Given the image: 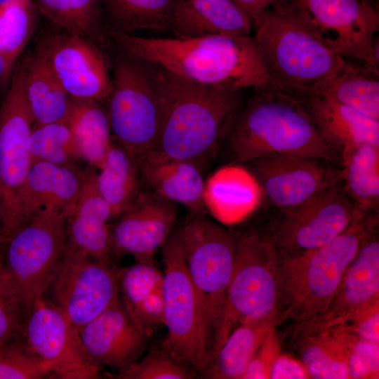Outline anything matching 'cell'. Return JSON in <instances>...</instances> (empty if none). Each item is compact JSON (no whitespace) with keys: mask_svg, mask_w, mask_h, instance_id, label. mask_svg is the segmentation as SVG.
<instances>
[{"mask_svg":"<svg viewBox=\"0 0 379 379\" xmlns=\"http://www.w3.org/2000/svg\"><path fill=\"white\" fill-rule=\"evenodd\" d=\"M127 53L188 81L234 90L272 88L253 36L143 37L109 31Z\"/></svg>","mask_w":379,"mask_h":379,"instance_id":"obj_1","label":"cell"},{"mask_svg":"<svg viewBox=\"0 0 379 379\" xmlns=\"http://www.w3.org/2000/svg\"><path fill=\"white\" fill-rule=\"evenodd\" d=\"M154 66L161 118L156 145L147 154L197 163L225 136L241 108V90L199 84Z\"/></svg>","mask_w":379,"mask_h":379,"instance_id":"obj_2","label":"cell"},{"mask_svg":"<svg viewBox=\"0 0 379 379\" xmlns=\"http://www.w3.org/2000/svg\"><path fill=\"white\" fill-rule=\"evenodd\" d=\"M255 91L225 135L228 150L235 161L248 163L267 157L297 155L340 164V152L326 142L295 98L272 88Z\"/></svg>","mask_w":379,"mask_h":379,"instance_id":"obj_3","label":"cell"},{"mask_svg":"<svg viewBox=\"0 0 379 379\" xmlns=\"http://www.w3.org/2000/svg\"><path fill=\"white\" fill-rule=\"evenodd\" d=\"M359 206L350 225L328 243L307 251L279 254V307L298 324L316 320L328 310L343 276L372 234L376 218Z\"/></svg>","mask_w":379,"mask_h":379,"instance_id":"obj_4","label":"cell"},{"mask_svg":"<svg viewBox=\"0 0 379 379\" xmlns=\"http://www.w3.org/2000/svg\"><path fill=\"white\" fill-rule=\"evenodd\" d=\"M252 21L272 88L288 93L310 91L347 60L320 42L278 2Z\"/></svg>","mask_w":379,"mask_h":379,"instance_id":"obj_5","label":"cell"},{"mask_svg":"<svg viewBox=\"0 0 379 379\" xmlns=\"http://www.w3.org/2000/svg\"><path fill=\"white\" fill-rule=\"evenodd\" d=\"M206 212L191 211L180 230L187 270L197 296L203 335L213 347L232 273L237 237Z\"/></svg>","mask_w":379,"mask_h":379,"instance_id":"obj_6","label":"cell"},{"mask_svg":"<svg viewBox=\"0 0 379 379\" xmlns=\"http://www.w3.org/2000/svg\"><path fill=\"white\" fill-rule=\"evenodd\" d=\"M278 252L267 235L237 238L233 270L216 330L212 359L229 335L251 319L279 314Z\"/></svg>","mask_w":379,"mask_h":379,"instance_id":"obj_7","label":"cell"},{"mask_svg":"<svg viewBox=\"0 0 379 379\" xmlns=\"http://www.w3.org/2000/svg\"><path fill=\"white\" fill-rule=\"evenodd\" d=\"M126 53L114 65L107 111L112 138L137 161L156 145L160 94L154 66Z\"/></svg>","mask_w":379,"mask_h":379,"instance_id":"obj_8","label":"cell"},{"mask_svg":"<svg viewBox=\"0 0 379 379\" xmlns=\"http://www.w3.org/2000/svg\"><path fill=\"white\" fill-rule=\"evenodd\" d=\"M295 20L337 55L364 62L379 75L373 43L379 29L375 6L364 0H279Z\"/></svg>","mask_w":379,"mask_h":379,"instance_id":"obj_9","label":"cell"},{"mask_svg":"<svg viewBox=\"0 0 379 379\" xmlns=\"http://www.w3.org/2000/svg\"><path fill=\"white\" fill-rule=\"evenodd\" d=\"M67 214L46 212L23 225L0 246L4 268L25 316L44 295L66 245Z\"/></svg>","mask_w":379,"mask_h":379,"instance_id":"obj_10","label":"cell"},{"mask_svg":"<svg viewBox=\"0 0 379 379\" xmlns=\"http://www.w3.org/2000/svg\"><path fill=\"white\" fill-rule=\"evenodd\" d=\"M28 54L16 62L0 107V227L4 241L18 225V200L33 164L27 142L34 126L26 95Z\"/></svg>","mask_w":379,"mask_h":379,"instance_id":"obj_11","label":"cell"},{"mask_svg":"<svg viewBox=\"0 0 379 379\" xmlns=\"http://www.w3.org/2000/svg\"><path fill=\"white\" fill-rule=\"evenodd\" d=\"M166 352L183 365L204 371L211 359L203 335L196 291L189 277L180 230L162 247Z\"/></svg>","mask_w":379,"mask_h":379,"instance_id":"obj_12","label":"cell"},{"mask_svg":"<svg viewBox=\"0 0 379 379\" xmlns=\"http://www.w3.org/2000/svg\"><path fill=\"white\" fill-rule=\"evenodd\" d=\"M358 208L340 181L302 204L281 211L267 236L279 254L313 249L343 232Z\"/></svg>","mask_w":379,"mask_h":379,"instance_id":"obj_13","label":"cell"},{"mask_svg":"<svg viewBox=\"0 0 379 379\" xmlns=\"http://www.w3.org/2000/svg\"><path fill=\"white\" fill-rule=\"evenodd\" d=\"M47 292L45 296L79 331L120 297L117 270L112 263L64 253Z\"/></svg>","mask_w":379,"mask_h":379,"instance_id":"obj_14","label":"cell"},{"mask_svg":"<svg viewBox=\"0 0 379 379\" xmlns=\"http://www.w3.org/2000/svg\"><path fill=\"white\" fill-rule=\"evenodd\" d=\"M22 338L50 366L53 378L94 379L101 376L102 368L88 357L79 331L45 295L35 302L25 316Z\"/></svg>","mask_w":379,"mask_h":379,"instance_id":"obj_15","label":"cell"},{"mask_svg":"<svg viewBox=\"0 0 379 379\" xmlns=\"http://www.w3.org/2000/svg\"><path fill=\"white\" fill-rule=\"evenodd\" d=\"M53 27L41 36L35 51L44 58L69 97L107 102L112 91V77L99 46Z\"/></svg>","mask_w":379,"mask_h":379,"instance_id":"obj_16","label":"cell"},{"mask_svg":"<svg viewBox=\"0 0 379 379\" xmlns=\"http://www.w3.org/2000/svg\"><path fill=\"white\" fill-rule=\"evenodd\" d=\"M248 164L268 201L281 211L294 208L341 181L339 166L315 157L272 156Z\"/></svg>","mask_w":379,"mask_h":379,"instance_id":"obj_17","label":"cell"},{"mask_svg":"<svg viewBox=\"0 0 379 379\" xmlns=\"http://www.w3.org/2000/svg\"><path fill=\"white\" fill-rule=\"evenodd\" d=\"M177 204L145 190L111 225L113 256L152 258L169 237L178 215Z\"/></svg>","mask_w":379,"mask_h":379,"instance_id":"obj_18","label":"cell"},{"mask_svg":"<svg viewBox=\"0 0 379 379\" xmlns=\"http://www.w3.org/2000/svg\"><path fill=\"white\" fill-rule=\"evenodd\" d=\"M78 331L91 359L119 373L139 360L147 343L121 297Z\"/></svg>","mask_w":379,"mask_h":379,"instance_id":"obj_19","label":"cell"},{"mask_svg":"<svg viewBox=\"0 0 379 379\" xmlns=\"http://www.w3.org/2000/svg\"><path fill=\"white\" fill-rule=\"evenodd\" d=\"M98 169L86 167L83 187L66 219V245L64 253L79 254L112 263V251L109 221L110 208L100 194Z\"/></svg>","mask_w":379,"mask_h":379,"instance_id":"obj_20","label":"cell"},{"mask_svg":"<svg viewBox=\"0 0 379 379\" xmlns=\"http://www.w3.org/2000/svg\"><path fill=\"white\" fill-rule=\"evenodd\" d=\"M379 302V242L371 235L346 269L326 312L305 323L319 329L345 324L360 310Z\"/></svg>","mask_w":379,"mask_h":379,"instance_id":"obj_21","label":"cell"},{"mask_svg":"<svg viewBox=\"0 0 379 379\" xmlns=\"http://www.w3.org/2000/svg\"><path fill=\"white\" fill-rule=\"evenodd\" d=\"M86 167L32 164L18 200L17 229L46 212L68 214L83 187Z\"/></svg>","mask_w":379,"mask_h":379,"instance_id":"obj_22","label":"cell"},{"mask_svg":"<svg viewBox=\"0 0 379 379\" xmlns=\"http://www.w3.org/2000/svg\"><path fill=\"white\" fill-rule=\"evenodd\" d=\"M288 93L303 105L323 138L339 152L346 147L360 144L379 146L378 121L319 94Z\"/></svg>","mask_w":379,"mask_h":379,"instance_id":"obj_23","label":"cell"},{"mask_svg":"<svg viewBox=\"0 0 379 379\" xmlns=\"http://www.w3.org/2000/svg\"><path fill=\"white\" fill-rule=\"evenodd\" d=\"M142 186L191 211L206 212L204 180L197 163L147 154L137 161Z\"/></svg>","mask_w":379,"mask_h":379,"instance_id":"obj_24","label":"cell"},{"mask_svg":"<svg viewBox=\"0 0 379 379\" xmlns=\"http://www.w3.org/2000/svg\"><path fill=\"white\" fill-rule=\"evenodd\" d=\"M251 17L232 0H181L170 27L173 36L251 35Z\"/></svg>","mask_w":379,"mask_h":379,"instance_id":"obj_25","label":"cell"},{"mask_svg":"<svg viewBox=\"0 0 379 379\" xmlns=\"http://www.w3.org/2000/svg\"><path fill=\"white\" fill-rule=\"evenodd\" d=\"M257 182L240 166H227L214 172L204 182V206L217 222L233 224L253 209Z\"/></svg>","mask_w":379,"mask_h":379,"instance_id":"obj_26","label":"cell"},{"mask_svg":"<svg viewBox=\"0 0 379 379\" xmlns=\"http://www.w3.org/2000/svg\"><path fill=\"white\" fill-rule=\"evenodd\" d=\"M65 121L72 131L81 159L97 169L101 168L112 144L107 109L95 100L70 97Z\"/></svg>","mask_w":379,"mask_h":379,"instance_id":"obj_27","label":"cell"},{"mask_svg":"<svg viewBox=\"0 0 379 379\" xmlns=\"http://www.w3.org/2000/svg\"><path fill=\"white\" fill-rule=\"evenodd\" d=\"M378 78L368 72L363 66L347 60L333 75L305 92L331 98L379 121Z\"/></svg>","mask_w":379,"mask_h":379,"instance_id":"obj_28","label":"cell"},{"mask_svg":"<svg viewBox=\"0 0 379 379\" xmlns=\"http://www.w3.org/2000/svg\"><path fill=\"white\" fill-rule=\"evenodd\" d=\"M279 316L274 314L251 319L237 326L214 356L211 363V378H241L267 333L281 320Z\"/></svg>","mask_w":379,"mask_h":379,"instance_id":"obj_29","label":"cell"},{"mask_svg":"<svg viewBox=\"0 0 379 379\" xmlns=\"http://www.w3.org/2000/svg\"><path fill=\"white\" fill-rule=\"evenodd\" d=\"M343 188L359 207L374 211L379 205V146L360 144L340 152Z\"/></svg>","mask_w":379,"mask_h":379,"instance_id":"obj_30","label":"cell"},{"mask_svg":"<svg viewBox=\"0 0 379 379\" xmlns=\"http://www.w3.org/2000/svg\"><path fill=\"white\" fill-rule=\"evenodd\" d=\"M25 89L34 126L65 120L70 97L35 51L29 54Z\"/></svg>","mask_w":379,"mask_h":379,"instance_id":"obj_31","label":"cell"},{"mask_svg":"<svg viewBox=\"0 0 379 379\" xmlns=\"http://www.w3.org/2000/svg\"><path fill=\"white\" fill-rule=\"evenodd\" d=\"M96 183L113 219L126 211L142 190L137 161L113 142L105 163L97 171Z\"/></svg>","mask_w":379,"mask_h":379,"instance_id":"obj_32","label":"cell"},{"mask_svg":"<svg viewBox=\"0 0 379 379\" xmlns=\"http://www.w3.org/2000/svg\"><path fill=\"white\" fill-rule=\"evenodd\" d=\"M181 0H103L110 32L131 34L137 30H170Z\"/></svg>","mask_w":379,"mask_h":379,"instance_id":"obj_33","label":"cell"},{"mask_svg":"<svg viewBox=\"0 0 379 379\" xmlns=\"http://www.w3.org/2000/svg\"><path fill=\"white\" fill-rule=\"evenodd\" d=\"M301 361L312 378H349L345 349L332 329L314 328L298 324Z\"/></svg>","mask_w":379,"mask_h":379,"instance_id":"obj_34","label":"cell"},{"mask_svg":"<svg viewBox=\"0 0 379 379\" xmlns=\"http://www.w3.org/2000/svg\"><path fill=\"white\" fill-rule=\"evenodd\" d=\"M34 3L53 26L98 46L102 42L103 0H35Z\"/></svg>","mask_w":379,"mask_h":379,"instance_id":"obj_35","label":"cell"},{"mask_svg":"<svg viewBox=\"0 0 379 379\" xmlns=\"http://www.w3.org/2000/svg\"><path fill=\"white\" fill-rule=\"evenodd\" d=\"M40 14L32 0H7L0 6V53L17 62L35 33Z\"/></svg>","mask_w":379,"mask_h":379,"instance_id":"obj_36","label":"cell"},{"mask_svg":"<svg viewBox=\"0 0 379 379\" xmlns=\"http://www.w3.org/2000/svg\"><path fill=\"white\" fill-rule=\"evenodd\" d=\"M27 147L33 163L67 166L81 159L72 131L65 121L33 126Z\"/></svg>","mask_w":379,"mask_h":379,"instance_id":"obj_37","label":"cell"},{"mask_svg":"<svg viewBox=\"0 0 379 379\" xmlns=\"http://www.w3.org/2000/svg\"><path fill=\"white\" fill-rule=\"evenodd\" d=\"M53 376L50 366L20 338L0 345V379H39Z\"/></svg>","mask_w":379,"mask_h":379,"instance_id":"obj_38","label":"cell"},{"mask_svg":"<svg viewBox=\"0 0 379 379\" xmlns=\"http://www.w3.org/2000/svg\"><path fill=\"white\" fill-rule=\"evenodd\" d=\"M117 276L120 297L128 312L163 285L164 274L152 258L135 260L134 264L117 270Z\"/></svg>","mask_w":379,"mask_h":379,"instance_id":"obj_39","label":"cell"},{"mask_svg":"<svg viewBox=\"0 0 379 379\" xmlns=\"http://www.w3.org/2000/svg\"><path fill=\"white\" fill-rule=\"evenodd\" d=\"M330 329L334 331L345 349L349 379L378 378L379 345L364 341L343 328Z\"/></svg>","mask_w":379,"mask_h":379,"instance_id":"obj_40","label":"cell"},{"mask_svg":"<svg viewBox=\"0 0 379 379\" xmlns=\"http://www.w3.org/2000/svg\"><path fill=\"white\" fill-rule=\"evenodd\" d=\"M25 318L22 303L0 254V345L22 338Z\"/></svg>","mask_w":379,"mask_h":379,"instance_id":"obj_41","label":"cell"},{"mask_svg":"<svg viewBox=\"0 0 379 379\" xmlns=\"http://www.w3.org/2000/svg\"><path fill=\"white\" fill-rule=\"evenodd\" d=\"M117 376L126 379H186L192 378L185 365L166 352L154 351Z\"/></svg>","mask_w":379,"mask_h":379,"instance_id":"obj_42","label":"cell"},{"mask_svg":"<svg viewBox=\"0 0 379 379\" xmlns=\"http://www.w3.org/2000/svg\"><path fill=\"white\" fill-rule=\"evenodd\" d=\"M280 353L281 343L273 326L265 335L241 378L270 379L272 366Z\"/></svg>","mask_w":379,"mask_h":379,"instance_id":"obj_43","label":"cell"},{"mask_svg":"<svg viewBox=\"0 0 379 379\" xmlns=\"http://www.w3.org/2000/svg\"><path fill=\"white\" fill-rule=\"evenodd\" d=\"M128 312L138 327L148 337L159 325L164 323L162 286L152 291Z\"/></svg>","mask_w":379,"mask_h":379,"instance_id":"obj_44","label":"cell"},{"mask_svg":"<svg viewBox=\"0 0 379 379\" xmlns=\"http://www.w3.org/2000/svg\"><path fill=\"white\" fill-rule=\"evenodd\" d=\"M343 328L359 339L379 345V302L355 314Z\"/></svg>","mask_w":379,"mask_h":379,"instance_id":"obj_45","label":"cell"},{"mask_svg":"<svg viewBox=\"0 0 379 379\" xmlns=\"http://www.w3.org/2000/svg\"><path fill=\"white\" fill-rule=\"evenodd\" d=\"M312 378L301 360L286 354H281L276 359L270 372V379Z\"/></svg>","mask_w":379,"mask_h":379,"instance_id":"obj_46","label":"cell"},{"mask_svg":"<svg viewBox=\"0 0 379 379\" xmlns=\"http://www.w3.org/2000/svg\"><path fill=\"white\" fill-rule=\"evenodd\" d=\"M251 17L252 20L279 0H232Z\"/></svg>","mask_w":379,"mask_h":379,"instance_id":"obj_47","label":"cell"},{"mask_svg":"<svg viewBox=\"0 0 379 379\" xmlns=\"http://www.w3.org/2000/svg\"><path fill=\"white\" fill-rule=\"evenodd\" d=\"M15 63L0 53V93L7 91Z\"/></svg>","mask_w":379,"mask_h":379,"instance_id":"obj_48","label":"cell"},{"mask_svg":"<svg viewBox=\"0 0 379 379\" xmlns=\"http://www.w3.org/2000/svg\"><path fill=\"white\" fill-rule=\"evenodd\" d=\"M3 242H4V237H3V235H2L1 230L0 228V246H1Z\"/></svg>","mask_w":379,"mask_h":379,"instance_id":"obj_49","label":"cell"},{"mask_svg":"<svg viewBox=\"0 0 379 379\" xmlns=\"http://www.w3.org/2000/svg\"><path fill=\"white\" fill-rule=\"evenodd\" d=\"M364 1H366L369 2L370 4H371V3L370 2L369 0H364ZM372 5H373V4H372ZM373 6H374V5H373Z\"/></svg>","mask_w":379,"mask_h":379,"instance_id":"obj_50","label":"cell"},{"mask_svg":"<svg viewBox=\"0 0 379 379\" xmlns=\"http://www.w3.org/2000/svg\"><path fill=\"white\" fill-rule=\"evenodd\" d=\"M369 1H370V2H371L373 5H374L373 3L372 2L373 0H369ZM374 6H375V5H374Z\"/></svg>","mask_w":379,"mask_h":379,"instance_id":"obj_51","label":"cell"},{"mask_svg":"<svg viewBox=\"0 0 379 379\" xmlns=\"http://www.w3.org/2000/svg\"><path fill=\"white\" fill-rule=\"evenodd\" d=\"M1 228V227H0Z\"/></svg>","mask_w":379,"mask_h":379,"instance_id":"obj_52","label":"cell"}]
</instances>
